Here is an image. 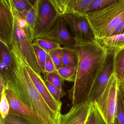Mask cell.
Returning a JSON list of instances; mask_svg holds the SVG:
<instances>
[{"label":"cell","instance_id":"6da1fadb","mask_svg":"<svg viewBox=\"0 0 124 124\" xmlns=\"http://www.w3.org/2000/svg\"><path fill=\"white\" fill-rule=\"evenodd\" d=\"M74 38L78 63L75 81L68 91L72 106L90 101L91 89L103 68L108 55L96 40L83 42Z\"/></svg>","mask_w":124,"mask_h":124},{"label":"cell","instance_id":"7a4b0ae2","mask_svg":"<svg viewBox=\"0 0 124 124\" xmlns=\"http://www.w3.org/2000/svg\"><path fill=\"white\" fill-rule=\"evenodd\" d=\"M10 48L13 61V74L8 80L7 89L12 91L18 98L32 109L44 124H59L61 115L51 110L38 91L31 80L24 62L14 44Z\"/></svg>","mask_w":124,"mask_h":124},{"label":"cell","instance_id":"3957f363","mask_svg":"<svg viewBox=\"0 0 124 124\" xmlns=\"http://www.w3.org/2000/svg\"><path fill=\"white\" fill-rule=\"evenodd\" d=\"M85 16L96 39L109 37L124 18V0H117L105 8L88 13Z\"/></svg>","mask_w":124,"mask_h":124},{"label":"cell","instance_id":"277c9868","mask_svg":"<svg viewBox=\"0 0 124 124\" xmlns=\"http://www.w3.org/2000/svg\"><path fill=\"white\" fill-rule=\"evenodd\" d=\"M11 7L14 18L13 42L24 62L35 71L40 74L32 47L33 40L26 20L15 8L11 0Z\"/></svg>","mask_w":124,"mask_h":124},{"label":"cell","instance_id":"5b68a950","mask_svg":"<svg viewBox=\"0 0 124 124\" xmlns=\"http://www.w3.org/2000/svg\"><path fill=\"white\" fill-rule=\"evenodd\" d=\"M119 80L113 72L105 89L93 102L106 124H113L117 117Z\"/></svg>","mask_w":124,"mask_h":124},{"label":"cell","instance_id":"8992f818","mask_svg":"<svg viewBox=\"0 0 124 124\" xmlns=\"http://www.w3.org/2000/svg\"><path fill=\"white\" fill-rule=\"evenodd\" d=\"M59 16L50 0H38L34 39L48 31L55 23Z\"/></svg>","mask_w":124,"mask_h":124},{"label":"cell","instance_id":"52a82bcc","mask_svg":"<svg viewBox=\"0 0 124 124\" xmlns=\"http://www.w3.org/2000/svg\"><path fill=\"white\" fill-rule=\"evenodd\" d=\"M69 26L74 37L83 42L95 40V35L85 16L66 14L61 16Z\"/></svg>","mask_w":124,"mask_h":124},{"label":"cell","instance_id":"ba28073f","mask_svg":"<svg viewBox=\"0 0 124 124\" xmlns=\"http://www.w3.org/2000/svg\"><path fill=\"white\" fill-rule=\"evenodd\" d=\"M6 93L10 105L9 114L31 124H44L38 114L21 101L12 91L6 89Z\"/></svg>","mask_w":124,"mask_h":124},{"label":"cell","instance_id":"9c48e42d","mask_svg":"<svg viewBox=\"0 0 124 124\" xmlns=\"http://www.w3.org/2000/svg\"><path fill=\"white\" fill-rule=\"evenodd\" d=\"M14 18L10 0H0V41L9 47L13 42Z\"/></svg>","mask_w":124,"mask_h":124},{"label":"cell","instance_id":"30bf717a","mask_svg":"<svg viewBox=\"0 0 124 124\" xmlns=\"http://www.w3.org/2000/svg\"><path fill=\"white\" fill-rule=\"evenodd\" d=\"M67 25L62 16H59L53 27L39 38L57 42L64 47L74 49L75 40L69 32Z\"/></svg>","mask_w":124,"mask_h":124},{"label":"cell","instance_id":"8fae6325","mask_svg":"<svg viewBox=\"0 0 124 124\" xmlns=\"http://www.w3.org/2000/svg\"><path fill=\"white\" fill-rule=\"evenodd\" d=\"M93 106L91 101L72 105L68 112L62 114L59 124H86Z\"/></svg>","mask_w":124,"mask_h":124},{"label":"cell","instance_id":"7c38bea8","mask_svg":"<svg viewBox=\"0 0 124 124\" xmlns=\"http://www.w3.org/2000/svg\"><path fill=\"white\" fill-rule=\"evenodd\" d=\"M93 0H50L59 16L76 14L85 16Z\"/></svg>","mask_w":124,"mask_h":124},{"label":"cell","instance_id":"4fadbf2b","mask_svg":"<svg viewBox=\"0 0 124 124\" xmlns=\"http://www.w3.org/2000/svg\"><path fill=\"white\" fill-rule=\"evenodd\" d=\"M26 69L36 89L49 108L57 114L61 115V111L62 103L57 102L52 96L46 85L45 80L43 79L40 74L35 71L27 65Z\"/></svg>","mask_w":124,"mask_h":124},{"label":"cell","instance_id":"5bb4252c","mask_svg":"<svg viewBox=\"0 0 124 124\" xmlns=\"http://www.w3.org/2000/svg\"><path fill=\"white\" fill-rule=\"evenodd\" d=\"M114 54L108 53L102 71L96 80L91 91L90 101L93 102L105 89L110 76L113 72Z\"/></svg>","mask_w":124,"mask_h":124},{"label":"cell","instance_id":"9a60e30c","mask_svg":"<svg viewBox=\"0 0 124 124\" xmlns=\"http://www.w3.org/2000/svg\"><path fill=\"white\" fill-rule=\"evenodd\" d=\"M0 75L8 81L13 74V61L10 48L0 41Z\"/></svg>","mask_w":124,"mask_h":124},{"label":"cell","instance_id":"2e32d148","mask_svg":"<svg viewBox=\"0 0 124 124\" xmlns=\"http://www.w3.org/2000/svg\"><path fill=\"white\" fill-rule=\"evenodd\" d=\"M96 40L108 53L114 54L120 49L124 48V34L96 39Z\"/></svg>","mask_w":124,"mask_h":124},{"label":"cell","instance_id":"e0dca14e","mask_svg":"<svg viewBox=\"0 0 124 124\" xmlns=\"http://www.w3.org/2000/svg\"><path fill=\"white\" fill-rule=\"evenodd\" d=\"M113 72L116 75L119 80H124V48L114 54Z\"/></svg>","mask_w":124,"mask_h":124},{"label":"cell","instance_id":"ac0fdd59","mask_svg":"<svg viewBox=\"0 0 124 124\" xmlns=\"http://www.w3.org/2000/svg\"><path fill=\"white\" fill-rule=\"evenodd\" d=\"M38 0H36L33 7L29 11L19 13L26 20L30 30L32 40H34V29L37 13Z\"/></svg>","mask_w":124,"mask_h":124},{"label":"cell","instance_id":"d6986e66","mask_svg":"<svg viewBox=\"0 0 124 124\" xmlns=\"http://www.w3.org/2000/svg\"><path fill=\"white\" fill-rule=\"evenodd\" d=\"M62 52L63 67L72 66L77 68V56L75 48L63 47Z\"/></svg>","mask_w":124,"mask_h":124},{"label":"cell","instance_id":"ffe728a7","mask_svg":"<svg viewBox=\"0 0 124 124\" xmlns=\"http://www.w3.org/2000/svg\"><path fill=\"white\" fill-rule=\"evenodd\" d=\"M32 47L39 69L41 73L45 75V65L47 53L34 43H32Z\"/></svg>","mask_w":124,"mask_h":124},{"label":"cell","instance_id":"44dd1931","mask_svg":"<svg viewBox=\"0 0 124 124\" xmlns=\"http://www.w3.org/2000/svg\"><path fill=\"white\" fill-rule=\"evenodd\" d=\"M33 43L38 46L47 53L54 49L62 47L58 43L42 38L34 39Z\"/></svg>","mask_w":124,"mask_h":124},{"label":"cell","instance_id":"7402d4cb","mask_svg":"<svg viewBox=\"0 0 124 124\" xmlns=\"http://www.w3.org/2000/svg\"><path fill=\"white\" fill-rule=\"evenodd\" d=\"M77 68L72 66L63 67L57 71L64 80L74 83L76 78Z\"/></svg>","mask_w":124,"mask_h":124},{"label":"cell","instance_id":"603a6c76","mask_svg":"<svg viewBox=\"0 0 124 124\" xmlns=\"http://www.w3.org/2000/svg\"><path fill=\"white\" fill-rule=\"evenodd\" d=\"M117 1V0H93L88 7L86 14L102 10Z\"/></svg>","mask_w":124,"mask_h":124},{"label":"cell","instance_id":"cb8c5ba5","mask_svg":"<svg viewBox=\"0 0 124 124\" xmlns=\"http://www.w3.org/2000/svg\"><path fill=\"white\" fill-rule=\"evenodd\" d=\"M45 75V80H47L51 84L58 88L60 90H63L64 81L62 78L59 75L57 71L47 73Z\"/></svg>","mask_w":124,"mask_h":124},{"label":"cell","instance_id":"d4e9b609","mask_svg":"<svg viewBox=\"0 0 124 124\" xmlns=\"http://www.w3.org/2000/svg\"><path fill=\"white\" fill-rule=\"evenodd\" d=\"M15 8L20 13L29 11L33 7L35 1L28 0H11Z\"/></svg>","mask_w":124,"mask_h":124},{"label":"cell","instance_id":"484cf974","mask_svg":"<svg viewBox=\"0 0 124 124\" xmlns=\"http://www.w3.org/2000/svg\"><path fill=\"white\" fill-rule=\"evenodd\" d=\"M1 101L0 103V114L1 118L4 119L8 115L10 109V105L7 98L6 89H4L0 93Z\"/></svg>","mask_w":124,"mask_h":124},{"label":"cell","instance_id":"4316f807","mask_svg":"<svg viewBox=\"0 0 124 124\" xmlns=\"http://www.w3.org/2000/svg\"><path fill=\"white\" fill-rule=\"evenodd\" d=\"M48 54L54 63L56 71L63 67L62 47L53 50Z\"/></svg>","mask_w":124,"mask_h":124},{"label":"cell","instance_id":"83f0119b","mask_svg":"<svg viewBox=\"0 0 124 124\" xmlns=\"http://www.w3.org/2000/svg\"><path fill=\"white\" fill-rule=\"evenodd\" d=\"M45 82L49 92L54 99L58 103H62L61 99L66 94L64 91L60 90L47 80H45Z\"/></svg>","mask_w":124,"mask_h":124},{"label":"cell","instance_id":"f1b7e54d","mask_svg":"<svg viewBox=\"0 0 124 124\" xmlns=\"http://www.w3.org/2000/svg\"><path fill=\"white\" fill-rule=\"evenodd\" d=\"M86 124H106L93 105Z\"/></svg>","mask_w":124,"mask_h":124},{"label":"cell","instance_id":"f546056e","mask_svg":"<svg viewBox=\"0 0 124 124\" xmlns=\"http://www.w3.org/2000/svg\"><path fill=\"white\" fill-rule=\"evenodd\" d=\"M0 124H31L22 118L9 114L5 119H0Z\"/></svg>","mask_w":124,"mask_h":124},{"label":"cell","instance_id":"4dcf8cb0","mask_svg":"<svg viewBox=\"0 0 124 124\" xmlns=\"http://www.w3.org/2000/svg\"><path fill=\"white\" fill-rule=\"evenodd\" d=\"M117 118L120 124H124V110L119 95L117 99Z\"/></svg>","mask_w":124,"mask_h":124},{"label":"cell","instance_id":"1f68e13d","mask_svg":"<svg viewBox=\"0 0 124 124\" xmlns=\"http://www.w3.org/2000/svg\"><path fill=\"white\" fill-rule=\"evenodd\" d=\"M56 71V70L54 63L52 59H51L50 55L47 53L46 61L45 65V75L47 73H50Z\"/></svg>","mask_w":124,"mask_h":124},{"label":"cell","instance_id":"d6a6232c","mask_svg":"<svg viewBox=\"0 0 124 124\" xmlns=\"http://www.w3.org/2000/svg\"><path fill=\"white\" fill-rule=\"evenodd\" d=\"M118 95L119 96L124 110V80H119Z\"/></svg>","mask_w":124,"mask_h":124},{"label":"cell","instance_id":"836d02e7","mask_svg":"<svg viewBox=\"0 0 124 124\" xmlns=\"http://www.w3.org/2000/svg\"><path fill=\"white\" fill-rule=\"evenodd\" d=\"M122 34H124V18L117 26L110 36Z\"/></svg>","mask_w":124,"mask_h":124},{"label":"cell","instance_id":"e575fe53","mask_svg":"<svg viewBox=\"0 0 124 124\" xmlns=\"http://www.w3.org/2000/svg\"><path fill=\"white\" fill-rule=\"evenodd\" d=\"M8 81L2 76L0 75V92H2L4 89H7Z\"/></svg>","mask_w":124,"mask_h":124},{"label":"cell","instance_id":"d590c367","mask_svg":"<svg viewBox=\"0 0 124 124\" xmlns=\"http://www.w3.org/2000/svg\"><path fill=\"white\" fill-rule=\"evenodd\" d=\"M113 124H120L118 120H117V118L115 119V121L114 122Z\"/></svg>","mask_w":124,"mask_h":124}]
</instances>
